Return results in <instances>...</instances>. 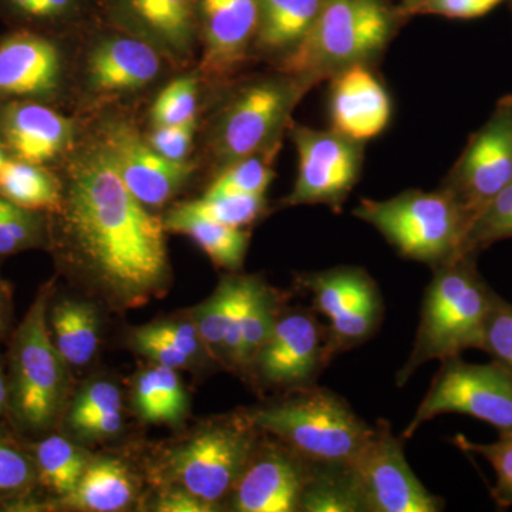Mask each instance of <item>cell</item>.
<instances>
[{"instance_id":"9a60e30c","label":"cell","mask_w":512,"mask_h":512,"mask_svg":"<svg viewBox=\"0 0 512 512\" xmlns=\"http://www.w3.org/2000/svg\"><path fill=\"white\" fill-rule=\"evenodd\" d=\"M62 76V53L49 37L19 29L0 39V104H46L59 93Z\"/></svg>"},{"instance_id":"ac0fdd59","label":"cell","mask_w":512,"mask_h":512,"mask_svg":"<svg viewBox=\"0 0 512 512\" xmlns=\"http://www.w3.org/2000/svg\"><path fill=\"white\" fill-rule=\"evenodd\" d=\"M197 15L205 45L202 67L211 76H228L256 39L258 0H197Z\"/></svg>"},{"instance_id":"4fadbf2b","label":"cell","mask_w":512,"mask_h":512,"mask_svg":"<svg viewBox=\"0 0 512 512\" xmlns=\"http://www.w3.org/2000/svg\"><path fill=\"white\" fill-rule=\"evenodd\" d=\"M329 363L326 326L315 312L292 309L281 312L248 369L254 370L259 382L296 392L315 386Z\"/></svg>"},{"instance_id":"db71d44e","label":"cell","mask_w":512,"mask_h":512,"mask_svg":"<svg viewBox=\"0 0 512 512\" xmlns=\"http://www.w3.org/2000/svg\"><path fill=\"white\" fill-rule=\"evenodd\" d=\"M3 407H5V404L0 403V414H2V412H3Z\"/></svg>"},{"instance_id":"7a4b0ae2","label":"cell","mask_w":512,"mask_h":512,"mask_svg":"<svg viewBox=\"0 0 512 512\" xmlns=\"http://www.w3.org/2000/svg\"><path fill=\"white\" fill-rule=\"evenodd\" d=\"M494 295L478 272L477 255L457 256L434 268L421 302L413 349L397 372V386H404L426 363L443 362L470 349L481 350Z\"/></svg>"},{"instance_id":"b9f144b4","label":"cell","mask_w":512,"mask_h":512,"mask_svg":"<svg viewBox=\"0 0 512 512\" xmlns=\"http://www.w3.org/2000/svg\"><path fill=\"white\" fill-rule=\"evenodd\" d=\"M5 12L23 22H53L66 18L76 8V0H0Z\"/></svg>"},{"instance_id":"f1b7e54d","label":"cell","mask_w":512,"mask_h":512,"mask_svg":"<svg viewBox=\"0 0 512 512\" xmlns=\"http://www.w3.org/2000/svg\"><path fill=\"white\" fill-rule=\"evenodd\" d=\"M53 342L64 363L83 366L93 359L99 345L97 316L92 306L76 301H63L50 315Z\"/></svg>"},{"instance_id":"d4e9b609","label":"cell","mask_w":512,"mask_h":512,"mask_svg":"<svg viewBox=\"0 0 512 512\" xmlns=\"http://www.w3.org/2000/svg\"><path fill=\"white\" fill-rule=\"evenodd\" d=\"M165 231L190 237L215 265L237 271L244 264L249 234L242 228L227 227L175 207L164 220Z\"/></svg>"},{"instance_id":"f907efd6","label":"cell","mask_w":512,"mask_h":512,"mask_svg":"<svg viewBox=\"0 0 512 512\" xmlns=\"http://www.w3.org/2000/svg\"><path fill=\"white\" fill-rule=\"evenodd\" d=\"M426 2L427 0H403L402 13L404 15H416L417 10Z\"/></svg>"},{"instance_id":"1f68e13d","label":"cell","mask_w":512,"mask_h":512,"mask_svg":"<svg viewBox=\"0 0 512 512\" xmlns=\"http://www.w3.org/2000/svg\"><path fill=\"white\" fill-rule=\"evenodd\" d=\"M36 466L43 485L66 497L79 484L87 464L82 451L69 440L50 436L37 444Z\"/></svg>"},{"instance_id":"8d00e7d4","label":"cell","mask_w":512,"mask_h":512,"mask_svg":"<svg viewBox=\"0 0 512 512\" xmlns=\"http://www.w3.org/2000/svg\"><path fill=\"white\" fill-rule=\"evenodd\" d=\"M274 171L262 154L227 165L208 188L207 194L265 195Z\"/></svg>"},{"instance_id":"e0dca14e","label":"cell","mask_w":512,"mask_h":512,"mask_svg":"<svg viewBox=\"0 0 512 512\" xmlns=\"http://www.w3.org/2000/svg\"><path fill=\"white\" fill-rule=\"evenodd\" d=\"M332 130L363 144L386 130L392 100L369 64H356L330 79Z\"/></svg>"},{"instance_id":"484cf974","label":"cell","mask_w":512,"mask_h":512,"mask_svg":"<svg viewBox=\"0 0 512 512\" xmlns=\"http://www.w3.org/2000/svg\"><path fill=\"white\" fill-rule=\"evenodd\" d=\"M299 511L366 512L353 464L311 463Z\"/></svg>"},{"instance_id":"4dcf8cb0","label":"cell","mask_w":512,"mask_h":512,"mask_svg":"<svg viewBox=\"0 0 512 512\" xmlns=\"http://www.w3.org/2000/svg\"><path fill=\"white\" fill-rule=\"evenodd\" d=\"M249 282H251V276L225 279L214 295L195 313L194 323L202 342L207 343L221 356L224 352L225 340L228 338Z\"/></svg>"},{"instance_id":"5b68a950","label":"cell","mask_w":512,"mask_h":512,"mask_svg":"<svg viewBox=\"0 0 512 512\" xmlns=\"http://www.w3.org/2000/svg\"><path fill=\"white\" fill-rule=\"evenodd\" d=\"M372 225L397 254L437 266L464 255L470 220L443 187L437 191H404L387 200H362L353 210Z\"/></svg>"},{"instance_id":"d6a6232c","label":"cell","mask_w":512,"mask_h":512,"mask_svg":"<svg viewBox=\"0 0 512 512\" xmlns=\"http://www.w3.org/2000/svg\"><path fill=\"white\" fill-rule=\"evenodd\" d=\"M188 214L227 225L244 228L261 217L265 195L205 194L200 200L178 205Z\"/></svg>"},{"instance_id":"e575fe53","label":"cell","mask_w":512,"mask_h":512,"mask_svg":"<svg viewBox=\"0 0 512 512\" xmlns=\"http://www.w3.org/2000/svg\"><path fill=\"white\" fill-rule=\"evenodd\" d=\"M512 238V183L485 205L471 224L463 254L478 255L495 242Z\"/></svg>"},{"instance_id":"f6af8a7d","label":"cell","mask_w":512,"mask_h":512,"mask_svg":"<svg viewBox=\"0 0 512 512\" xmlns=\"http://www.w3.org/2000/svg\"><path fill=\"white\" fill-rule=\"evenodd\" d=\"M504 0H427L419 10L426 15L446 16L451 19H474L487 15Z\"/></svg>"},{"instance_id":"83f0119b","label":"cell","mask_w":512,"mask_h":512,"mask_svg":"<svg viewBox=\"0 0 512 512\" xmlns=\"http://www.w3.org/2000/svg\"><path fill=\"white\" fill-rule=\"evenodd\" d=\"M0 197L33 212L60 211L63 187L45 165L8 158L0 170Z\"/></svg>"},{"instance_id":"ffe728a7","label":"cell","mask_w":512,"mask_h":512,"mask_svg":"<svg viewBox=\"0 0 512 512\" xmlns=\"http://www.w3.org/2000/svg\"><path fill=\"white\" fill-rule=\"evenodd\" d=\"M111 13L138 39L165 55L190 52L197 19V0H109Z\"/></svg>"},{"instance_id":"9c48e42d","label":"cell","mask_w":512,"mask_h":512,"mask_svg":"<svg viewBox=\"0 0 512 512\" xmlns=\"http://www.w3.org/2000/svg\"><path fill=\"white\" fill-rule=\"evenodd\" d=\"M256 427L248 414L198 434L174 451L171 470L184 490L215 504L231 493L254 453Z\"/></svg>"},{"instance_id":"7c38bea8","label":"cell","mask_w":512,"mask_h":512,"mask_svg":"<svg viewBox=\"0 0 512 512\" xmlns=\"http://www.w3.org/2000/svg\"><path fill=\"white\" fill-rule=\"evenodd\" d=\"M511 183L512 96H507L470 138L443 188L473 224L485 205Z\"/></svg>"},{"instance_id":"60d3db41","label":"cell","mask_w":512,"mask_h":512,"mask_svg":"<svg viewBox=\"0 0 512 512\" xmlns=\"http://www.w3.org/2000/svg\"><path fill=\"white\" fill-rule=\"evenodd\" d=\"M121 410L120 390L109 382H97L87 387L74 403L70 424L76 429L83 421L96 414Z\"/></svg>"},{"instance_id":"ee69618b","label":"cell","mask_w":512,"mask_h":512,"mask_svg":"<svg viewBox=\"0 0 512 512\" xmlns=\"http://www.w3.org/2000/svg\"><path fill=\"white\" fill-rule=\"evenodd\" d=\"M197 119L187 121L178 126H163L154 128L148 143L161 156L173 161H185L194 138Z\"/></svg>"},{"instance_id":"3957f363","label":"cell","mask_w":512,"mask_h":512,"mask_svg":"<svg viewBox=\"0 0 512 512\" xmlns=\"http://www.w3.org/2000/svg\"><path fill=\"white\" fill-rule=\"evenodd\" d=\"M394 26V13L384 0H325L301 42L281 56L282 73L312 89L382 55Z\"/></svg>"},{"instance_id":"7bdbcfd3","label":"cell","mask_w":512,"mask_h":512,"mask_svg":"<svg viewBox=\"0 0 512 512\" xmlns=\"http://www.w3.org/2000/svg\"><path fill=\"white\" fill-rule=\"evenodd\" d=\"M33 478V468L25 454L0 439V495L25 490Z\"/></svg>"},{"instance_id":"836d02e7","label":"cell","mask_w":512,"mask_h":512,"mask_svg":"<svg viewBox=\"0 0 512 512\" xmlns=\"http://www.w3.org/2000/svg\"><path fill=\"white\" fill-rule=\"evenodd\" d=\"M382 318L383 303H379L363 306L329 320L326 326V355L329 362L372 338Z\"/></svg>"},{"instance_id":"8992f818","label":"cell","mask_w":512,"mask_h":512,"mask_svg":"<svg viewBox=\"0 0 512 512\" xmlns=\"http://www.w3.org/2000/svg\"><path fill=\"white\" fill-rule=\"evenodd\" d=\"M47 293V289L39 293L16 333L8 387L16 420L33 431L53 423L66 387L64 360L47 328Z\"/></svg>"},{"instance_id":"681fc988","label":"cell","mask_w":512,"mask_h":512,"mask_svg":"<svg viewBox=\"0 0 512 512\" xmlns=\"http://www.w3.org/2000/svg\"><path fill=\"white\" fill-rule=\"evenodd\" d=\"M121 426H123L121 410H111V412L90 417L74 430L82 431V433L89 434V436L107 437L119 433Z\"/></svg>"},{"instance_id":"ba28073f","label":"cell","mask_w":512,"mask_h":512,"mask_svg":"<svg viewBox=\"0 0 512 512\" xmlns=\"http://www.w3.org/2000/svg\"><path fill=\"white\" fill-rule=\"evenodd\" d=\"M311 90L291 76L261 80L242 89L222 114L214 154L224 167L274 151L293 109Z\"/></svg>"},{"instance_id":"6da1fadb","label":"cell","mask_w":512,"mask_h":512,"mask_svg":"<svg viewBox=\"0 0 512 512\" xmlns=\"http://www.w3.org/2000/svg\"><path fill=\"white\" fill-rule=\"evenodd\" d=\"M60 211L80 261L117 302L136 306L167 284L164 221L128 191L101 144L73 161Z\"/></svg>"},{"instance_id":"52a82bcc","label":"cell","mask_w":512,"mask_h":512,"mask_svg":"<svg viewBox=\"0 0 512 512\" xmlns=\"http://www.w3.org/2000/svg\"><path fill=\"white\" fill-rule=\"evenodd\" d=\"M451 413L483 420L500 434L512 433L511 373L494 360L485 365L461 356L443 360L402 439H412L424 423Z\"/></svg>"},{"instance_id":"7dc6e473","label":"cell","mask_w":512,"mask_h":512,"mask_svg":"<svg viewBox=\"0 0 512 512\" xmlns=\"http://www.w3.org/2000/svg\"><path fill=\"white\" fill-rule=\"evenodd\" d=\"M158 338L167 340L168 343L180 349L188 357H194L200 350L201 336L197 326L185 322L160 323L148 328Z\"/></svg>"},{"instance_id":"5bb4252c","label":"cell","mask_w":512,"mask_h":512,"mask_svg":"<svg viewBox=\"0 0 512 512\" xmlns=\"http://www.w3.org/2000/svg\"><path fill=\"white\" fill-rule=\"evenodd\" d=\"M101 146L106 148L128 191L146 207L164 205L194 173L188 161L168 160L158 154L127 123H111L104 128Z\"/></svg>"},{"instance_id":"c3c4849f","label":"cell","mask_w":512,"mask_h":512,"mask_svg":"<svg viewBox=\"0 0 512 512\" xmlns=\"http://www.w3.org/2000/svg\"><path fill=\"white\" fill-rule=\"evenodd\" d=\"M161 512H208L214 510V504L207 503L190 491H175L161 498L157 504Z\"/></svg>"},{"instance_id":"30bf717a","label":"cell","mask_w":512,"mask_h":512,"mask_svg":"<svg viewBox=\"0 0 512 512\" xmlns=\"http://www.w3.org/2000/svg\"><path fill=\"white\" fill-rule=\"evenodd\" d=\"M352 464L366 512H439L446 508L413 473L404 456L403 439L394 436L389 421H377Z\"/></svg>"},{"instance_id":"bcb514c9","label":"cell","mask_w":512,"mask_h":512,"mask_svg":"<svg viewBox=\"0 0 512 512\" xmlns=\"http://www.w3.org/2000/svg\"><path fill=\"white\" fill-rule=\"evenodd\" d=\"M134 343H136L137 350L151 357L157 365L178 369V367L187 366L191 360V357L175 348L167 340L158 338L148 328L138 330L134 335Z\"/></svg>"},{"instance_id":"816d5d0a","label":"cell","mask_w":512,"mask_h":512,"mask_svg":"<svg viewBox=\"0 0 512 512\" xmlns=\"http://www.w3.org/2000/svg\"><path fill=\"white\" fill-rule=\"evenodd\" d=\"M8 151H6L5 144H3L2 137H0V170H2L3 165H5L6 161H8Z\"/></svg>"},{"instance_id":"44dd1931","label":"cell","mask_w":512,"mask_h":512,"mask_svg":"<svg viewBox=\"0 0 512 512\" xmlns=\"http://www.w3.org/2000/svg\"><path fill=\"white\" fill-rule=\"evenodd\" d=\"M156 47L138 37H111L94 47L87 64L89 83L97 92H131L160 73Z\"/></svg>"},{"instance_id":"603a6c76","label":"cell","mask_w":512,"mask_h":512,"mask_svg":"<svg viewBox=\"0 0 512 512\" xmlns=\"http://www.w3.org/2000/svg\"><path fill=\"white\" fill-rule=\"evenodd\" d=\"M303 288L311 292L313 309L328 320L363 306L382 302L379 288L365 269L338 266L311 272L299 278Z\"/></svg>"},{"instance_id":"f546056e","label":"cell","mask_w":512,"mask_h":512,"mask_svg":"<svg viewBox=\"0 0 512 512\" xmlns=\"http://www.w3.org/2000/svg\"><path fill=\"white\" fill-rule=\"evenodd\" d=\"M136 406L141 417L151 423L180 420L187 399L175 369L157 365L141 373L136 384Z\"/></svg>"},{"instance_id":"2e32d148","label":"cell","mask_w":512,"mask_h":512,"mask_svg":"<svg viewBox=\"0 0 512 512\" xmlns=\"http://www.w3.org/2000/svg\"><path fill=\"white\" fill-rule=\"evenodd\" d=\"M256 453L232 488V507L239 512H295L308 481L311 463L291 448L266 447Z\"/></svg>"},{"instance_id":"d6986e66","label":"cell","mask_w":512,"mask_h":512,"mask_svg":"<svg viewBox=\"0 0 512 512\" xmlns=\"http://www.w3.org/2000/svg\"><path fill=\"white\" fill-rule=\"evenodd\" d=\"M0 137L9 158L46 167L69 148L73 124L45 103L9 101L0 104Z\"/></svg>"},{"instance_id":"74e56055","label":"cell","mask_w":512,"mask_h":512,"mask_svg":"<svg viewBox=\"0 0 512 512\" xmlns=\"http://www.w3.org/2000/svg\"><path fill=\"white\" fill-rule=\"evenodd\" d=\"M42 241L37 212L25 210L0 197V256L33 248Z\"/></svg>"},{"instance_id":"277c9868","label":"cell","mask_w":512,"mask_h":512,"mask_svg":"<svg viewBox=\"0 0 512 512\" xmlns=\"http://www.w3.org/2000/svg\"><path fill=\"white\" fill-rule=\"evenodd\" d=\"M282 402L249 413L256 430L265 431L312 464L353 463L373 426L357 416L338 393L312 386Z\"/></svg>"},{"instance_id":"f5cc1de1","label":"cell","mask_w":512,"mask_h":512,"mask_svg":"<svg viewBox=\"0 0 512 512\" xmlns=\"http://www.w3.org/2000/svg\"><path fill=\"white\" fill-rule=\"evenodd\" d=\"M3 323V312H2V305H0V328H2Z\"/></svg>"},{"instance_id":"f35d334b","label":"cell","mask_w":512,"mask_h":512,"mask_svg":"<svg viewBox=\"0 0 512 512\" xmlns=\"http://www.w3.org/2000/svg\"><path fill=\"white\" fill-rule=\"evenodd\" d=\"M198 82L195 77H178L158 94L151 109L154 126H178L197 119Z\"/></svg>"},{"instance_id":"4316f807","label":"cell","mask_w":512,"mask_h":512,"mask_svg":"<svg viewBox=\"0 0 512 512\" xmlns=\"http://www.w3.org/2000/svg\"><path fill=\"white\" fill-rule=\"evenodd\" d=\"M131 498L133 483L126 467L106 458L86 467L79 484L62 503L80 510L113 512L126 508Z\"/></svg>"},{"instance_id":"8fae6325","label":"cell","mask_w":512,"mask_h":512,"mask_svg":"<svg viewBox=\"0 0 512 512\" xmlns=\"http://www.w3.org/2000/svg\"><path fill=\"white\" fill-rule=\"evenodd\" d=\"M298 151V177L284 204L328 205L339 210L362 171V144L336 133L305 126L292 127Z\"/></svg>"},{"instance_id":"cb8c5ba5","label":"cell","mask_w":512,"mask_h":512,"mask_svg":"<svg viewBox=\"0 0 512 512\" xmlns=\"http://www.w3.org/2000/svg\"><path fill=\"white\" fill-rule=\"evenodd\" d=\"M325 0H258L259 49L284 56L298 45L318 18Z\"/></svg>"},{"instance_id":"7402d4cb","label":"cell","mask_w":512,"mask_h":512,"mask_svg":"<svg viewBox=\"0 0 512 512\" xmlns=\"http://www.w3.org/2000/svg\"><path fill=\"white\" fill-rule=\"evenodd\" d=\"M279 315L281 309L276 293L261 279L252 276L225 340L222 357L239 369H248L256 353L271 336Z\"/></svg>"},{"instance_id":"ab89813d","label":"cell","mask_w":512,"mask_h":512,"mask_svg":"<svg viewBox=\"0 0 512 512\" xmlns=\"http://www.w3.org/2000/svg\"><path fill=\"white\" fill-rule=\"evenodd\" d=\"M481 350L512 375V303L497 292L485 320Z\"/></svg>"},{"instance_id":"d590c367","label":"cell","mask_w":512,"mask_h":512,"mask_svg":"<svg viewBox=\"0 0 512 512\" xmlns=\"http://www.w3.org/2000/svg\"><path fill=\"white\" fill-rule=\"evenodd\" d=\"M453 443L460 450L484 457L491 464L497 477L491 497L501 510L512 507V433L500 434V439L487 444L474 443L458 434Z\"/></svg>"}]
</instances>
